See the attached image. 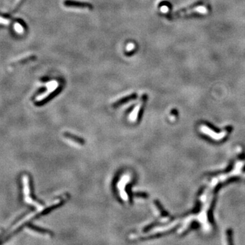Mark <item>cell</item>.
Instances as JSON below:
<instances>
[{"label":"cell","mask_w":245,"mask_h":245,"mask_svg":"<svg viewBox=\"0 0 245 245\" xmlns=\"http://www.w3.org/2000/svg\"><path fill=\"white\" fill-rule=\"evenodd\" d=\"M207 4V1L206 0H199V1L194 2L193 4L189 5V6H187L186 8H183L180 9V10H178L177 12H173V13H169L165 14V17L168 18V20H174L176 19V17L178 16L181 13H184V12H187L189 10H193L194 8H196L199 6H203L204 5Z\"/></svg>","instance_id":"obj_1"},{"label":"cell","mask_w":245,"mask_h":245,"mask_svg":"<svg viewBox=\"0 0 245 245\" xmlns=\"http://www.w3.org/2000/svg\"><path fill=\"white\" fill-rule=\"evenodd\" d=\"M64 4L66 7H72V8H86L92 10L93 6L88 2H83L74 1V0H65Z\"/></svg>","instance_id":"obj_2"},{"label":"cell","mask_w":245,"mask_h":245,"mask_svg":"<svg viewBox=\"0 0 245 245\" xmlns=\"http://www.w3.org/2000/svg\"><path fill=\"white\" fill-rule=\"evenodd\" d=\"M23 185H24V193L25 196V200L26 202L29 203L31 204H33V205L40 206L39 203H37L36 201L32 199V197L30 196V187H29V178L27 176H24L23 177Z\"/></svg>","instance_id":"obj_3"},{"label":"cell","mask_w":245,"mask_h":245,"mask_svg":"<svg viewBox=\"0 0 245 245\" xmlns=\"http://www.w3.org/2000/svg\"><path fill=\"white\" fill-rule=\"evenodd\" d=\"M46 86H47L46 91L44 94H42V95H40L39 97H37V99L40 102L42 101V100L46 99V97H48L52 92L55 91V90L57 89V87H58V83L56 81L52 80V81L49 82V83L46 84Z\"/></svg>","instance_id":"obj_4"},{"label":"cell","mask_w":245,"mask_h":245,"mask_svg":"<svg viewBox=\"0 0 245 245\" xmlns=\"http://www.w3.org/2000/svg\"><path fill=\"white\" fill-rule=\"evenodd\" d=\"M147 99V96L146 95H144L143 97H142V99H141V102L140 103V104L136 106V108H135L134 112L131 114V117L130 119H132V120H136L138 117L141 115V112H142V110L143 108V106L145 103Z\"/></svg>","instance_id":"obj_5"},{"label":"cell","mask_w":245,"mask_h":245,"mask_svg":"<svg viewBox=\"0 0 245 245\" xmlns=\"http://www.w3.org/2000/svg\"><path fill=\"white\" fill-rule=\"evenodd\" d=\"M138 95L136 93H132L131 94V95H128L127 96H125L123 97H122V98L118 99L117 102H115V103H113L112 104V107L113 108H117L119 106H120L122 104H124V103H127L130 101H131V100H134L137 97Z\"/></svg>","instance_id":"obj_6"},{"label":"cell","mask_w":245,"mask_h":245,"mask_svg":"<svg viewBox=\"0 0 245 245\" xmlns=\"http://www.w3.org/2000/svg\"><path fill=\"white\" fill-rule=\"evenodd\" d=\"M64 136L68 138L69 140H71L72 141H74V142H76L78 144H80V145H83L84 144V140L83 139V138H80L79 137H78L77 136H75V135L70 134V133H68V132H65L64 134Z\"/></svg>","instance_id":"obj_7"},{"label":"cell","mask_w":245,"mask_h":245,"mask_svg":"<svg viewBox=\"0 0 245 245\" xmlns=\"http://www.w3.org/2000/svg\"><path fill=\"white\" fill-rule=\"evenodd\" d=\"M204 17V14L199 13V12H192V13L188 14L186 15L180 16L178 15L176 17V19L177 18H185V19H188V18H200Z\"/></svg>","instance_id":"obj_8"},{"label":"cell","mask_w":245,"mask_h":245,"mask_svg":"<svg viewBox=\"0 0 245 245\" xmlns=\"http://www.w3.org/2000/svg\"><path fill=\"white\" fill-rule=\"evenodd\" d=\"M14 30L17 31V33H23V30H24V29H23V27L20 24V23H16L15 24H14Z\"/></svg>","instance_id":"obj_9"},{"label":"cell","mask_w":245,"mask_h":245,"mask_svg":"<svg viewBox=\"0 0 245 245\" xmlns=\"http://www.w3.org/2000/svg\"><path fill=\"white\" fill-rule=\"evenodd\" d=\"M135 196L138 197H142V198H147L148 197V194L142 192H137L135 193Z\"/></svg>","instance_id":"obj_10"},{"label":"cell","mask_w":245,"mask_h":245,"mask_svg":"<svg viewBox=\"0 0 245 245\" xmlns=\"http://www.w3.org/2000/svg\"><path fill=\"white\" fill-rule=\"evenodd\" d=\"M134 45L132 43H130L127 46V51H131V50L134 49Z\"/></svg>","instance_id":"obj_11"}]
</instances>
